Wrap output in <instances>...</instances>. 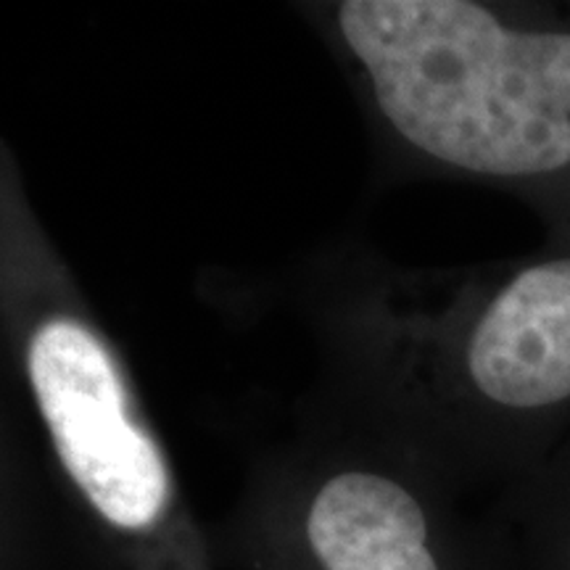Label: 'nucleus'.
<instances>
[{
  "label": "nucleus",
  "mask_w": 570,
  "mask_h": 570,
  "mask_svg": "<svg viewBox=\"0 0 570 570\" xmlns=\"http://www.w3.org/2000/svg\"><path fill=\"white\" fill-rule=\"evenodd\" d=\"M306 539L325 570H439L417 499L367 470L323 483L306 515Z\"/></svg>",
  "instance_id": "4"
},
{
  "label": "nucleus",
  "mask_w": 570,
  "mask_h": 570,
  "mask_svg": "<svg viewBox=\"0 0 570 570\" xmlns=\"http://www.w3.org/2000/svg\"><path fill=\"white\" fill-rule=\"evenodd\" d=\"M27 377L53 449L106 523L151 529L169 502V470L132 417L117 360L92 327L48 317L27 341Z\"/></svg>",
  "instance_id": "2"
},
{
  "label": "nucleus",
  "mask_w": 570,
  "mask_h": 570,
  "mask_svg": "<svg viewBox=\"0 0 570 570\" xmlns=\"http://www.w3.org/2000/svg\"><path fill=\"white\" fill-rule=\"evenodd\" d=\"M473 394L504 412H550L570 402V256L510 277L465 338Z\"/></svg>",
  "instance_id": "3"
},
{
  "label": "nucleus",
  "mask_w": 570,
  "mask_h": 570,
  "mask_svg": "<svg viewBox=\"0 0 570 570\" xmlns=\"http://www.w3.org/2000/svg\"><path fill=\"white\" fill-rule=\"evenodd\" d=\"M338 32L428 159L491 180L570 173V30L515 27L473 0H348Z\"/></svg>",
  "instance_id": "1"
}]
</instances>
